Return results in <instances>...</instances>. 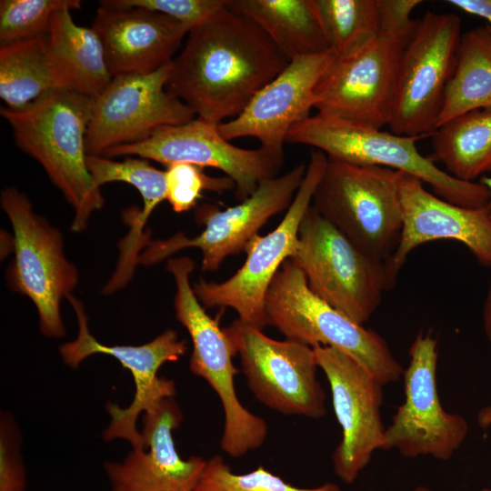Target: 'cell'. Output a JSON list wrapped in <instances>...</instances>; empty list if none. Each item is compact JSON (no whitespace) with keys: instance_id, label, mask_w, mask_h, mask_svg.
<instances>
[{"instance_id":"obj_35","label":"cell","mask_w":491,"mask_h":491,"mask_svg":"<svg viewBox=\"0 0 491 491\" xmlns=\"http://www.w3.org/2000/svg\"><path fill=\"white\" fill-rule=\"evenodd\" d=\"M25 472L11 422L2 419L0 436V491H25Z\"/></svg>"},{"instance_id":"obj_1","label":"cell","mask_w":491,"mask_h":491,"mask_svg":"<svg viewBox=\"0 0 491 491\" xmlns=\"http://www.w3.org/2000/svg\"><path fill=\"white\" fill-rule=\"evenodd\" d=\"M289 63L257 24L225 5L188 33L166 89L196 117L221 124L239 115Z\"/></svg>"},{"instance_id":"obj_5","label":"cell","mask_w":491,"mask_h":491,"mask_svg":"<svg viewBox=\"0 0 491 491\" xmlns=\"http://www.w3.org/2000/svg\"><path fill=\"white\" fill-rule=\"evenodd\" d=\"M400 171L327 157L311 205L369 256L386 262L403 226Z\"/></svg>"},{"instance_id":"obj_14","label":"cell","mask_w":491,"mask_h":491,"mask_svg":"<svg viewBox=\"0 0 491 491\" xmlns=\"http://www.w3.org/2000/svg\"><path fill=\"white\" fill-rule=\"evenodd\" d=\"M405 45L381 33L352 55H336L314 89L312 107L317 113L377 129L389 125Z\"/></svg>"},{"instance_id":"obj_38","label":"cell","mask_w":491,"mask_h":491,"mask_svg":"<svg viewBox=\"0 0 491 491\" xmlns=\"http://www.w3.org/2000/svg\"><path fill=\"white\" fill-rule=\"evenodd\" d=\"M476 421L482 429L491 427V405L486 406L478 411Z\"/></svg>"},{"instance_id":"obj_29","label":"cell","mask_w":491,"mask_h":491,"mask_svg":"<svg viewBox=\"0 0 491 491\" xmlns=\"http://www.w3.org/2000/svg\"><path fill=\"white\" fill-rule=\"evenodd\" d=\"M86 165L98 187L110 182H125L135 187L143 198L144 207L139 217L145 224L154 209L166 200L165 171L151 165L146 159L128 157L116 161L87 155Z\"/></svg>"},{"instance_id":"obj_15","label":"cell","mask_w":491,"mask_h":491,"mask_svg":"<svg viewBox=\"0 0 491 491\" xmlns=\"http://www.w3.org/2000/svg\"><path fill=\"white\" fill-rule=\"evenodd\" d=\"M78 323L77 337L59 348L64 362L73 368L90 356L109 355L116 358L133 376L135 392L132 403L125 408L108 403L106 409L111 416L103 432L106 441L123 438L129 441L133 449L145 450L144 439L136 428L141 413L153 410L164 399L173 397L175 386L173 380L157 376L160 366L166 362H176L187 350V343L179 339L176 332L167 329L152 341L141 346H106L97 341L90 333L87 316L81 301L72 295L66 296Z\"/></svg>"},{"instance_id":"obj_12","label":"cell","mask_w":491,"mask_h":491,"mask_svg":"<svg viewBox=\"0 0 491 491\" xmlns=\"http://www.w3.org/2000/svg\"><path fill=\"white\" fill-rule=\"evenodd\" d=\"M461 35L455 14L427 11L419 18L401 55L393 133L426 136L436 128Z\"/></svg>"},{"instance_id":"obj_27","label":"cell","mask_w":491,"mask_h":491,"mask_svg":"<svg viewBox=\"0 0 491 491\" xmlns=\"http://www.w3.org/2000/svg\"><path fill=\"white\" fill-rule=\"evenodd\" d=\"M45 36L0 46V97L5 107L21 109L47 92L65 89Z\"/></svg>"},{"instance_id":"obj_24","label":"cell","mask_w":491,"mask_h":491,"mask_svg":"<svg viewBox=\"0 0 491 491\" xmlns=\"http://www.w3.org/2000/svg\"><path fill=\"white\" fill-rule=\"evenodd\" d=\"M257 24L289 61L329 49L312 0H227Z\"/></svg>"},{"instance_id":"obj_28","label":"cell","mask_w":491,"mask_h":491,"mask_svg":"<svg viewBox=\"0 0 491 491\" xmlns=\"http://www.w3.org/2000/svg\"><path fill=\"white\" fill-rule=\"evenodd\" d=\"M312 4L336 56L352 55L380 35L376 0H312Z\"/></svg>"},{"instance_id":"obj_4","label":"cell","mask_w":491,"mask_h":491,"mask_svg":"<svg viewBox=\"0 0 491 491\" xmlns=\"http://www.w3.org/2000/svg\"><path fill=\"white\" fill-rule=\"evenodd\" d=\"M267 326L286 339L336 348L359 363L384 386L404 373L386 340L341 313L308 287L305 274L290 260L274 276L265 298Z\"/></svg>"},{"instance_id":"obj_8","label":"cell","mask_w":491,"mask_h":491,"mask_svg":"<svg viewBox=\"0 0 491 491\" xmlns=\"http://www.w3.org/2000/svg\"><path fill=\"white\" fill-rule=\"evenodd\" d=\"M1 207L14 230L15 260L7 271L8 286L35 304L42 334L64 336L60 303L75 287L78 271L65 256L63 236L15 187L2 191Z\"/></svg>"},{"instance_id":"obj_25","label":"cell","mask_w":491,"mask_h":491,"mask_svg":"<svg viewBox=\"0 0 491 491\" xmlns=\"http://www.w3.org/2000/svg\"><path fill=\"white\" fill-rule=\"evenodd\" d=\"M479 109H491V29L486 25L461 35L436 128Z\"/></svg>"},{"instance_id":"obj_11","label":"cell","mask_w":491,"mask_h":491,"mask_svg":"<svg viewBox=\"0 0 491 491\" xmlns=\"http://www.w3.org/2000/svg\"><path fill=\"white\" fill-rule=\"evenodd\" d=\"M225 330L240 357L248 387L259 402L283 415L326 416V394L316 376L319 367L313 347L273 339L239 319Z\"/></svg>"},{"instance_id":"obj_19","label":"cell","mask_w":491,"mask_h":491,"mask_svg":"<svg viewBox=\"0 0 491 491\" xmlns=\"http://www.w3.org/2000/svg\"><path fill=\"white\" fill-rule=\"evenodd\" d=\"M403 226L398 245L386 264V289L395 286L412 250L430 241L453 239L465 245L484 266H491V204L467 208L428 192L423 182L400 172Z\"/></svg>"},{"instance_id":"obj_20","label":"cell","mask_w":491,"mask_h":491,"mask_svg":"<svg viewBox=\"0 0 491 491\" xmlns=\"http://www.w3.org/2000/svg\"><path fill=\"white\" fill-rule=\"evenodd\" d=\"M335 57L328 49L291 60L239 115L218 125L221 135L227 141L254 137L260 148L284 158L288 131L310 115L314 89Z\"/></svg>"},{"instance_id":"obj_36","label":"cell","mask_w":491,"mask_h":491,"mask_svg":"<svg viewBox=\"0 0 491 491\" xmlns=\"http://www.w3.org/2000/svg\"><path fill=\"white\" fill-rule=\"evenodd\" d=\"M449 5L485 19L491 29V0H447Z\"/></svg>"},{"instance_id":"obj_41","label":"cell","mask_w":491,"mask_h":491,"mask_svg":"<svg viewBox=\"0 0 491 491\" xmlns=\"http://www.w3.org/2000/svg\"><path fill=\"white\" fill-rule=\"evenodd\" d=\"M481 491H491V488L485 487V488L481 489Z\"/></svg>"},{"instance_id":"obj_7","label":"cell","mask_w":491,"mask_h":491,"mask_svg":"<svg viewBox=\"0 0 491 491\" xmlns=\"http://www.w3.org/2000/svg\"><path fill=\"white\" fill-rule=\"evenodd\" d=\"M193 270L187 263H177L170 268L176 287L175 316L187 330L193 343L189 362L191 372L204 378L221 401L225 416L221 448L228 456L237 458L265 443L267 425L238 399L234 382L238 373L233 364L236 355L235 346L225 328L205 312L196 297L190 285Z\"/></svg>"},{"instance_id":"obj_40","label":"cell","mask_w":491,"mask_h":491,"mask_svg":"<svg viewBox=\"0 0 491 491\" xmlns=\"http://www.w3.org/2000/svg\"><path fill=\"white\" fill-rule=\"evenodd\" d=\"M412 491H434V490L425 486H417L415 488H413Z\"/></svg>"},{"instance_id":"obj_37","label":"cell","mask_w":491,"mask_h":491,"mask_svg":"<svg viewBox=\"0 0 491 491\" xmlns=\"http://www.w3.org/2000/svg\"><path fill=\"white\" fill-rule=\"evenodd\" d=\"M483 326L486 336L491 344V283L484 304Z\"/></svg>"},{"instance_id":"obj_33","label":"cell","mask_w":491,"mask_h":491,"mask_svg":"<svg viewBox=\"0 0 491 491\" xmlns=\"http://www.w3.org/2000/svg\"><path fill=\"white\" fill-rule=\"evenodd\" d=\"M125 6L141 7L167 15L189 32L226 5L227 0H116Z\"/></svg>"},{"instance_id":"obj_13","label":"cell","mask_w":491,"mask_h":491,"mask_svg":"<svg viewBox=\"0 0 491 491\" xmlns=\"http://www.w3.org/2000/svg\"><path fill=\"white\" fill-rule=\"evenodd\" d=\"M404 370L405 400L386 428L381 450L395 449L406 458L449 460L467 436L469 426L459 414L446 411L436 383L437 340L419 332Z\"/></svg>"},{"instance_id":"obj_2","label":"cell","mask_w":491,"mask_h":491,"mask_svg":"<svg viewBox=\"0 0 491 491\" xmlns=\"http://www.w3.org/2000/svg\"><path fill=\"white\" fill-rule=\"evenodd\" d=\"M94 98L67 89H54L21 109L1 107L19 148L35 159L72 205L71 230L86 228L104 205L86 165L85 137Z\"/></svg>"},{"instance_id":"obj_17","label":"cell","mask_w":491,"mask_h":491,"mask_svg":"<svg viewBox=\"0 0 491 491\" xmlns=\"http://www.w3.org/2000/svg\"><path fill=\"white\" fill-rule=\"evenodd\" d=\"M218 125L195 117L185 124L160 128L142 142L110 148L101 155L138 156L165 166L183 162L216 168L233 180L235 198L242 202L260 182L277 176L284 158L260 147L246 149L231 144L221 135Z\"/></svg>"},{"instance_id":"obj_10","label":"cell","mask_w":491,"mask_h":491,"mask_svg":"<svg viewBox=\"0 0 491 491\" xmlns=\"http://www.w3.org/2000/svg\"><path fill=\"white\" fill-rule=\"evenodd\" d=\"M304 162L279 176L265 179L246 199L238 205L219 209L204 204L195 210L196 222L205 225L193 238L177 232L164 240H150L139 254L137 264L152 266L189 247L202 252L203 272L215 271L231 256L245 251L260 228L274 215L288 209L306 172Z\"/></svg>"},{"instance_id":"obj_9","label":"cell","mask_w":491,"mask_h":491,"mask_svg":"<svg viewBox=\"0 0 491 491\" xmlns=\"http://www.w3.org/2000/svg\"><path fill=\"white\" fill-rule=\"evenodd\" d=\"M327 164V155L312 149L304 180L279 225L266 235H257L247 245L244 265L223 282L199 280L193 290L204 308L230 307L238 319L263 329L267 326L265 298L284 262L292 256L302 219Z\"/></svg>"},{"instance_id":"obj_34","label":"cell","mask_w":491,"mask_h":491,"mask_svg":"<svg viewBox=\"0 0 491 491\" xmlns=\"http://www.w3.org/2000/svg\"><path fill=\"white\" fill-rule=\"evenodd\" d=\"M420 0H376L380 34L396 36L406 44L414 35L419 19H412V11Z\"/></svg>"},{"instance_id":"obj_6","label":"cell","mask_w":491,"mask_h":491,"mask_svg":"<svg viewBox=\"0 0 491 491\" xmlns=\"http://www.w3.org/2000/svg\"><path fill=\"white\" fill-rule=\"evenodd\" d=\"M289 259L316 296L359 325L369 320L387 291L385 262L357 247L312 205Z\"/></svg>"},{"instance_id":"obj_30","label":"cell","mask_w":491,"mask_h":491,"mask_svg":"<svg viewBox=\"0 0 491 491\" xmlns=\"http://www.w3.org/2000/svg\"><path fill=\"white\" fill-rule=\"evenodd\" d=\"M80 7L79 0H1L0 46L44 37L56 11Z\"/></svg>"},{"instance_id":"obj_16","label":"cell","mask_w":491,"mask_h":491,"mask_svg":"<svg viewBox=\"0 0 491 491\" xmlns=\"http://www.w3.org/2000/svg\"><path fill=\"white\" fill-rule=\"evenodd\" d=\"M171 63L147 75L113 77L94 100L85 137L87 155L149 138L165 126L187 123L195 113L166 89Z\"/></svg>"},{"instance_id":"obj_18","label":"cell","mask_w":491,"mask_h":491,"mask_svg":"<svg viewBox=\"0 0 491 491\" xmlns=\"http://www.w3.org/2000/svg\"><path fill=\"white\" fill-rule=\"evenodd\" d=\"M313 348L318 367L328 380L333 407L342 429V438L332 454L334 472L350 485L384 441L383 386L346 354L329 346Z\"/></svg>"},{"instance_id":"obj_23","label":"cell","mask_w":491,"mask_h":491,"mask_svg":"<svg viewBox=\"0 0 491 491\" xmlns=\"http://www.w3.org/2000/svg\"><path fill=\"white\" fill-rule=\"evenodd\" d=\"M71 9L56 11L50 22L46 45L64 88L95 99L110 84L102 42L93 29L76 25Z\"/></svg>"},{"instance_id":"obj_26","label":"cell","mask_w":491,"mask_h":491,"mask_svg":"<svg viewBox=\"0 0 491 491\" xmlns=\"http://www.w3.org/2000/svg\"><path fill=\"white\" fill-rule=\"evenodd\" d=\"M434 159L446 172L466 182L491 173V109L454 117L430 135Z\"/></svg>"},{"instance_id":"obj_39","label":"cell","mask_w":491,"mask_h":491,"mask_svg":"<svg viewBox=\"0 0 491 491\" xmlns=\"http://www.w3.org/2000/svg\"><path fill=\"white\" fill-rule=\"evenodd\" d=\"M479 182L487 187L490 193V197H491V176H483L481 177ZM490 204H491V199H490Z\"/></svg>"},{"instance_id":"obj_22","label":"cell","mask_w":491,"mask_h":491,"mask_svg":"<svg viewBox=\"0 0 491 491\" xmlns=\"http://www.w3.org/2000/svg\"><path fill=\"white\" fill-rule=\"evenodd\" d=\"M182 412L173 397L144 413L145 450L133 449L121 463L105 465L111 491H194L206 460L183 459L175 446L173 431Z\"/></svg>"},{"instance_id":"obj_3","label":"cell","mask_w":491,"mask_h":491,"mask_svg":"<svg viewBox=\"0 0 491 491\" xmlns=\"http://www.w3.org/2000/svg\"><path fill=\"white\" fill-rule=\"evenodd\" d=\"M408 136L316 113L294 125L286 143L305 145L327 157L356 165H377L400 171L429 185L436 195L454 205L477 208L490 204V193L480 182L458 180L420 154Z\"/></svg>"},{"instance_id":"obj_31","label":"cell","mask_w":491,"mask_h":491,"mask_svg":"<svg viewBox=\"0 0 491 491\" xmlns=\"http://www.w3.org/2000/svg\"><path fill=\"white\" fill-rule=\"evenodd\" d=\"M194 491H341L335 483L316 487L295 486L263 466L246 474H235L220 456L205 462Z\"/></svg>"},{"instance_id":"obj_32","label":"cell","mask_w":491,"mask_h":491,"mask_svg":"<svg viewBox=\"0 0 491 491\" xmlns=\"http://www.w3.org/2000/svg\"><path fill=\"white\" fill-rule=\"evenodd\" d=\"M166 200L176 213L194 208L203 191L224 192L235 189V183L228 176L214 177L204 173L197 165L177 162L166 166Z\"/></svg>"},{"instance_id":"obj_21","label":"cell","mask_w":491,"mask_h":491,"mask_svg":"<svg viewBox=\"0 0 491 491\" xmlns=\"http://www.w3.org/2000/svg\"><path fill=\"white\" fill-rule=\"evenodd\" d=\"M92 27L113 77L153 73L175 58L189 30L178 21L116 0L100 1Z\"/></svg>"}]
</instances>
